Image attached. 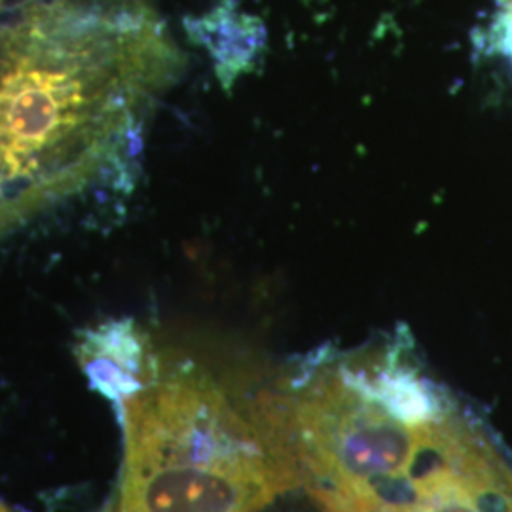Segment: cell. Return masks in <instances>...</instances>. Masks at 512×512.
Instances as JSON below:
<instances>
[{"label":"cell","instance_id":"obj_1","mask_svg":"<svg viewBox=\"0 0 512 512\" xmlns=\"http://www.w3.org/2000/svg\"><path fill=\"white\" fill-rule=\"evenodd\" d=\"M177 65L145 0H0V236L133 154Z\"/></svg>","mask_w":512,"mask_h":512},{"label":"cell","instance_id":"obj_2","mask_svg":"<svg viewBox=\"0 0 512 512\" xmlns=\"http://www.w3.org/2000/svg\"><path fill=\"white\" fill-rule=\"evenodd\" d=\"M122 406L114 512H260L300 486L275 391L238 397L198 366L164 370Z\"/></svg>","mask_w":512,"mask_h":512},{"label":"cell","instance_id":"obj_5","mask_svg":"<svg viewBox=\"0 0 512 512\" xmlns=\"http://www.w3.org/2000/svg\"><path fill=\"white\" fill-rule=\"evenodd\" d=\"M0 512H12V511H8V509H6V507H4V505H2V503H0Z\"/></svg>","mask_w":512,"mask_h":512},{"label":"cell","instance_id":"obj_3","mask_svg":"<svg viewBox=\"0 0 512 512\" xmlns=\"http://www.w3.org/2000/svg\"><path fill=\"white\" fill-rule=\"evenodd\" d=\"M378 512H512V471L452 406Z\"/></svg>","mask_w":512,"mask_h":512},{"label":"cell","instance_id":"obj_4","mask_svg":"<svg viewBox=\"0 0 512 512\" xmlns=\"http://www.w3.org/2000/svg\"><path fill=\"white\" fill-rule=\"evenodd\" d=\"M74 353L93 389L118 404L147 384L158 361L147 334L131 319H114L86 330Z\"/></svg>","mask_w":512,"mask_h":512}]
</instances>
